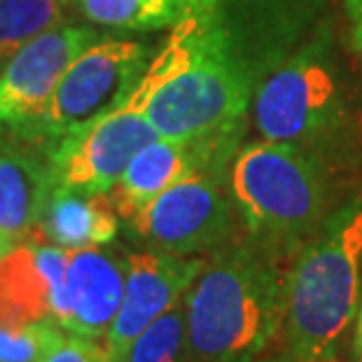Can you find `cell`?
I'll use <instances>...</instances> for the list:
<instances>
[{
	"mask_svg": "<svg viewBox=\"0 0 362 362\" xmlns=\"http://www.w3.org/2000/svg\"><path fill=\"white\" fill-rule=\"evenodd\" d=\"M117 362H194L187 344L185 304H175L136 337Z\"/></svg>",
	"mask_w": 362,
	"mask_h": 362,
	"instance_id": "cell-19",
	"label": "cell"
},
{
	"mask_svg": "<svg viewBox=\"0 0 362 362\" xmlns=\"http://www.w3.org/2000/svg\"><path fill=\"white\" fill-rule=\"evenodd\" d=\"M356 322H362V302H360V311H358V318H356Z\"/></svg>",
	"mask_w": 362,
	"mask_h": 362,
	"instance_id": "cell-26",
	"label": "cell"
},
{
	"mask_svg": "<svg viewBox=\"0 0 362 362\" xmlns=\"http://www.w3.org/2000/svg\"><path fill=\"white\" fill-rule=\"evenodd\" d=\"M159 131L134 105L124 103L75 134L42 150L54 187L110 194L127 171L129 161L145 145L157 141Z\"/></svg>",
	"mask_w": 362,
	"mask_h": 362,
	"instance_id": "cell-10",
	"label": "cell"
},
{
	"mask_svg": "<svg viewBox=\"0 0 362 362\" xmlns=\"http://www.w3.org/2000/svg\"><path fill=\"white\" fill-rule=\"evenodd\" d=\"M19 243H24L19 236H14V234L3 232V229H0V259H3L5 255H10V252L17 248Z\"/></svg>",
	"mask_w": 362,
	"mask_h": 362,
	"instance_id": "cell-23",
	"label": "cell"
},
{
	"mask_svg": "<svg viewBox=\"0 0 362 362\" xmlns=\"http://www.w3.org/2000/svg\"><path fill=\"white\" fill-rule=\"evenodd\" d=\"M66 329L52 320L28 325H0V362H35L64 337Z\"/></svg>",
	"mask_w": 362,
	"mask_h": 362,
	"instance_id": "cell-20",
	"label": "cell"
},
{
	"mask_svg": "<svg viewBox=\"0 0 362 362\" xmlns=\"http://www.w3.org/2000/svg\"><path fill=\"white\" fill-rule=\"evenodd\" d=\"M35 362H112V358L105 344L101 346L96 339L64 332V337Z\"/></svg>",
	"mask_w": 362,
	"mask_h": 362,
	"instance_id": "cell-21",
	"label": "cell"
},
{
	"mask_svg": "<svg viewBox=\"0 0 362 362\" xmlns=\"http://www.w3.org/2000/svg\"><path fill=\"white\" fill-rule=\"evenodd\" d=\"M229 187L245 238L283 259L295 257L337 211L322 155L264 138L238 145Z\"/></svg>",
	"mask_w": 362,
	"mask_h": 362,
	"instance_id": "cell-4",
	"label": "cell"
},
{
	"mask_svg": "<svg viewBox=\"0 0 362 362\" xmlns=\"http://www.w3.org/2000/svg\"><path fill=\"white\" fill-rule=\"evenodd\" d=\"M208 12L252 96L276 68L329 28V0H211Z\"/></svg>",
	"mask_w": 362,
	"mask_h": 362,
	"instance_id": "cell-7",
	"label": "cell"
},
{
	"mask_svg": "<svg viewBox=\"0 0 362 362\" xmlns=\"http://www.w3.org/2000/svg\"><path fill=\"white\" fill-rule=\"evenodd\" d=\"M73 0H0V71L19 49L66 24Z\"/></svg>",
	"mask_w": 362,
	"mask_h": 362,
	"instance_id": "cell-18",
	"label": "cell"
},
{
	"mask_svg": "<svg viewBox=\"0 0 362 362\" xmlns=\"http://www.w3.org/2000/svg\"><path fill=\"white\" fill-rule=\"evenodd\" d=\"M206 264L204 255H173L166 250H138L127 255V290L119 313L103 339L117 362L136 337L182 302Z\"/></svg>",
	"mask_w": 362,
	"mask_h": 362,
	"instance_id": "cell-11",
	"label": "cell"
},
{
	"mask_svg": "<svg viewBox=\"0 0 362 362\" xmlns=\"http://www.w3.org/2000/svg\"><path fill=\"white\" fill-rule=\"evenodd\" d=\"M241 138L215 141H171L157 138L129 161L127 171L110 192L119 218L129 220L161 192L208 164H229Z\"/></svg>",
	"mask_w": 362,
	"mask_h": 362,
	"instance_id": "cell-12",
	"label": "cell"
},
{
	"mask_svg": "<svg viewBox=\"0 0 362 362\" xmlns=\"http://www.w3.org/2000/svg\"><path fill=\"white\" fill-rule=\"evenodd\" d=\"M101 37L94 26L66 21L14 54L0 71V134L30 143L68 66Z\"/></svg>",
	"mask_w": 362,
	"mask_h": 362,
	"instance_id": "cell-9",
	"label": "cell"
},
{
	"mask_svg": "<svg viewBox=\"0 0 362 362\" xmlns=\"http://www.w3.org/2000/svg\"><path fill=\"white\" fill-rule=\"evenodd\" d=\"M362 288V194L339 206L288 269L283 349L297 362H334Z\"/></svg>",
	"mask_w": 362,
	"mask_h": 362,
	"instance_id": "cell-3",
	"label": "cell"
},
{
	"mask_svg": "<svg viewBox=\"0 0 362 362\" xmlns=\"http://www.w3.org/2000/svg\"><path fill=\"white\" fill-rule=\"evenodd\" d=\"M42 320H52L49 285L35 259L33 243L24 241L0 259V325Z\"/></svg>",
	"mask_w": 362,
	"mask_h": 362,
	"instance_id": "cell-16",
	"label": "cell"
},
{
	"mask_svg": "<svg viewBox=\"0 0 362 362\" xmlns=\"http://www.w3.org/2000/svg\"><path fill=\"white\" fill-rule=\"evenodd\" d=\"M208 0H73L84 21L122 33H152L178 26Z\"/></svg>",
	"mask_w": 362,
	"mask_h": 362,
	"instance_id": "cell-17",
	"label": "cell"
},
{
	"mask_svg": "<svg viewBox=\"0 0 362 362\" xmlns=\"http://www.w3.org/2000/svg\"><path fill=\"white\" fill-rule=\"evenodd\" d=\"M272 362H297V360H292L290 356H283V358H279V360H272Z\"/></svg>",
	"mask_w": 362,
	"mask_h": 362,
	"instance_id": "cell-25",
	"label": "cell"
},
{
	"mask_svg": "<svg viewBox=\"0 0 362 362\" xmlns=\"http://www.w3.org/2000/svg\"><path fill=\"white\" fill-rule=\"evenodd\" d=\"M119 213L110 194L54 187L35 232L33 241H45L66 250L110 245L119 234Z\"/></svg>",
	"mask_w": 362,
	"mask_h": 362,
	"instance_id": "cell-15",
	"label": "cell"
},
{
	"mask_svg": "<svg viewBox=\"0 0 362 362\" xmlns=\"http://www.w3.org/2000/svg\"><path fill=\"white\" fill-rule=\"evenodd\" d=\"M127 290V257L105 245L71 250L68 262V320L64 329L87 339H105Z\"/></svg>",
	"mask_w": 362,
	"mask_h": 362,
	"instance_id": "cell-13",
	"label": "cell"
},
{
	"mask_svg": "<svg viewBox=\"0 0 362 362\" xmlns=\"http://www.w3.org/2000/svg\"><path fill=\"white\" fill-rule=\"evenodd\" d=\"M351 360L353 362H362V322H356V329H353Z\"/></svg>",
	"mask_w": 362,
	"mask_h": 362,
	"instance_id": "cell-24",
	"label": "cell"
},
{
	"mask_svg": "<svg viewBox=\"0 0 362 362\" xmlns=\"http://www.w3.org/2000/svg\"><path fill=\"white\" fill-rule=\"evenodd\" d=\"M250 238L211 252L182 297L194 362H255L283 332L288 269Z\"/></svg>",
	"mask_w": 362,
	"mask_h": 362,
	"instance_id": "cell-2",
	"label": "cell"
},
{
	"mask_svg": "<svg viewBox=\"0 0 362 362\" xmlns=\"http://www.w3.org/2000/svg\"><path fill=\"white\" fill-rule=\"evenodd\" d=\"M208 3L171 28L127 101L152 122L161 138L243 136L252 87L229 57Z\"/></svg>",
	"mask_w": 362,
	"mask_h": 362,
	"instance_id": "cell-1",
	"label": "cell"
},
{
	"mask_svg": "<svg viewBox=\"0 0 362 362\" xmlns=\"http://www.w3.org/2000/svg\"><path fill=\"white\" fill-rule=\"evenodd\" d=\"M346 14H349L351 24L353 47L362 57V0H346Z\"/></svg>",
	"mask_w": 362,
	"mask_h": 362,
	"instance_id": "cell-22",
	"label": "cell"
},
{
	"mask_svg": "<svg viewBox=\"0 0 362 362\" xmlns=\"http://www.w3.org/2000/svg\"><path fill=\"white\" fill-rule=\"evenodd\" d=\"M152 47L131 37H101L68 66L30 143L42 150L117 110L134 94Z\"/></svg>",
	"mask_w": 362,
	"mask_h": 362,
	"instance_id": "cell-8",
	"label": "cell"
},
{
	"mask_svg": "<svg viewBox=\"0 0 362 362\" xmlns=\"http://www.w3.org/2000/svg\"><path fill=\"white\" fill-rule=\"evenodd\" d=\"M54 189L49 164L0 134V229L21 241L35 232Z\"/></svg>",
	"mask_w": 362,
	"mask_h": 362,
	"instance_id": "cell-14",
	"label": "cell"
},
{
	"mask_svg": "<svg viewBox=\"0 0 362 362\" xmlns=\"http://www.w3.org/2000/svg\"><path fill=\"white\" fill-rule=\"evenodd\" d=\"M250 110L259 138L322 155L349 119V82L332 28L276 68L257 87Z\"/></svg>",
	"mask_w": 362,
	"mask_h": 362,
	"instance_id": "cell-5",
	"label": "cell"
},
{
	"mask_svg": "<svg viewBox=\"0 0 362 362\" xmlns=\"http://www.w3.org/2000/svg\"><path fill=\"white\" fill-rule=\"evenodd\" d=\"M229 164H208L161 192L124 220L129 234L145 248L173 255H211L229 245L238 218Z\"/></svg>",
	"mask_w": 362,
	"mask_h": 362,
	"instance_id": "cell-6",
	"label": "cell"
}]
</instances>
